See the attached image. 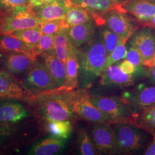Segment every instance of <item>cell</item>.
Wrapping results in <instances>:
<instances>
[{
  "label": "cell",
  "instance_id": "cell-18",
  "mask_svg": "<svg viewBox=\"0 0 155 155\" xmlns=\"http://www.w3.org/2000/svg\"><path fill=\"white\" fill-rule=\"evenodd\" d=\"M116 8L132 15L143 25L155 17V4L150 0H127Z\"/></svg>",
  "mask_w": 155,
  "mask_h": 155
},
{
  "label": "cell",
  "instance_id": "cell-15",
  "mask_svg": "<svg viewBox=\"0 0 155 155\" xmlns=\"http://www.w3.org/2000/svg\"><path fill=\"white\" fill-rule=\"evenodd\" d=\"M72 5L70 0H56L39 5L28 6L29 10L42 22L64 19L68 8Z\"/></svg>",
  "mask_w": 155,
  "mask_h": 155
},
{
  "label": "cell",
  "instance_id": "cell-17",
  "mask_svg": "<svg viewBox=\"0 0 155 155\" xmlns=\"http://www.w3.org/2000/svg\"><path fill=\"white\" fill-rule=\"evenodd\" d=\"M140 67H137V71L133 74H127L122 72L118 64L107 67L101 74L100 84L109 87H126L134 84L136 77L141 75L139 73Z\"/></svg>",
  "mask_w": 155,
  "mask_h": 155
},
{
  "label": "cell",
  "instance_id": "cell-19",
  "mask_svg": "<svg viewBox=\"0 0 155 155\" xmlns=\"http://www.w3.org/2000/svg\"><path fill=\"white\" fill-rule=\"evenodd\" d=\"M38 56L45 63L58 89H62L66 80L65 64L56 56L54 50L45 52Z\"/></svg>",
  "mask_w": 155,
  "mask_h": 155
},
{
  "label": "cell",
  "instance_id": "cell-1",
  "mask_svg": "<svg viewBox=\"0 0 155 155\" xmlns=\"http://www.w3.org/2000/svg\"><path fill=\"white\" fill-rule=\"evenodd\" d=\"M73 90L61 89L36 96L29 104L39 126L50 121L69 120L76 118L73 111Z\"/></svg>",
  "mask_w": 155,
  "mask_h": 155
},
{
  "label": "cell",
  "instance_id": "cell-5",
  "mask_svg": "<svg viewBox=\"0 0 155 155\" xmlns=\"http://www.w3.org/2000/svg\"><path fill=\"white\" fill-rule=\"evenodd\" d=\"M21 82L25 89L34 97L58 90L47 67L38 56Z\"/></svg>",
  "mask_w": 155,
  "mask_h": 155
},
{
  "label": "cell",
  "instance_id": "cell-12",
  "mask_svg": "<svg viewBox=\"0 0 155 155\" xmlns=\"http://www.w3.org/2000/svg\"><path fill=\"white\" fill-rule=\"evenodd\" d=\"M126 13L115 8L104 14L102 19L107 27L116 33L120 39L127 41L139 26Z\"/></svg>",
  "mask_w": 155,
  "mask_h": 155
},
{
  "label": "cell",
  "instance_id": "cell-38",
  "mask_svg": "<svg viewBox=\"0 0 155 155\" xmlns=\"http://www.w3.org/2000/svg\"><path fill=\"white\" fill-rule=\"evenodd\" d=\"M145 75L148 79L150 83L153 84H155V66L147 68Z\"/></svg>",
  "mask_w": 155,
  "mask_h": 155
},
{
  "label": "cell",
  "instance_id": "cell-32",
  "mask_svg": "<svg viewBox=\"0 0 155 155\" xmlns=\"http://www.w3.org/2000/svg\"><path fill=\"white\" fill-rule=\"evenodd\" d=\"M40 26L43 34L54 36L61 29L68 28L64 19L54 20L42 22Z\"/></svg>",
  "mask_w": 155,
  "mask_h": 155
},
{
  "label": "cell",
  "instance_id": "cell-20",
  "mask_svg": "<svg viewBox=\"0 0 155 155\" xmlns=\"http://www.w3.org/2000/svg\"><path fill=\"white\" fill-rule=\"evenodd\" d=\"M66 31L70 41L77 48L87 44L96 35L94 20L68 27Z\"/></svg>",
  "mask_w": 155,
  "mask_h": 155
},
{
  "label": "cell",
  "instance_id": "cell-7",
  "mask_svg": "<svg viewBox=\"0 0 155 155\" xmlns=\"http://www.w3.org/2000/svg\"><path fill=\"white\" fill-rule=\"evenodd\" d=\"M72 105L77 118L95 124H112L110 119L90 101L86 89L74 90Z\"/></svg>",
  "mask_w": 155,
  "mask_h": 155
},
{
  "label": "cell",
  "instance_id": "cell-39",
  "mask_svg": "<svg viewBox=\"0 0 155 155\" xmlns=\"http://www.w3.org/2000/svg\"><path fill=\"white\" fill-rule=\"evenodd\" d=\"M144 155H155V135L143 153Z\"/></svg>",
  "mask_w": 155,
  "mask_h": 155
},
{
  "label": "cell",
  "instance_id": "cell-44",
  "mask_svg": "<svg viewBox=\"0 0 155 155\" xmlns=\"http://www.w3.org/2000/svg\"><path fill=\"white\" fill-rule=\"evenodd\" d=\"M150 2H152V3H153V4H155V0H150Z\"/></svg>",
  "mask_w": 155,
  "mask_h": 155
},
{
  "label": "cell",
  "instance_id": "cell-21",
  "mask_svg": "<svg viewBox=\"0 0 155 155\" xmlns=\"http://www.w3.org/2000/svg\"><path fill=\"white\" fill-rule=\"evenodd\" d=\"M66 144V140L50 136L34 143L27 153L29 155H56L63 151Z\"/></svg>",
  "mask_w": 155,
  "mask_h": 155
},
{
  "label": "cell",
  "instance_id": "cell-35",
  "mask_svg": "<svg viewBox=\"0 0 155 155\" xmlns=\"http://www.w3.org/2000/svg\"><path fill=\"white\" fill-rule=\"evenodd\" d=\"M31 0H0V16L17 8L29 6Z\"/></svg>",
  "mask_w": 155,
  "mask_h": 155
},
{
  "label": "cell",
  "instance_id": "cell-31",
  "mask_svg": "<svg viewBox=\"0 0 155 155\" xmlns=\"http://www.w3.org/2000/svg\"><path fill=\"white\" fill-rule=\"evenodd\" d=\"M101 35L107 54L109 56L116 48L121 39L116 33H114L108 27L103 28L101 31Z\"/></svg>",
  "mask_w": 155,
  "mask_h": 155
},
{
  "label": "cell",
  "instance_id": "cell-14",
  "mask_svg": "<svg viewBox=\"0 0 155 155\" xmlns=\"http://www.w3.org/2000/svg\"><path fill=\"white\" fill-rule=\"evenodd\" d=\"M34 97L25 89L19 79L0 66V100L16 99L29 104Z\"/></svg>",
  "mask_w": 155,
  "mask_h": 155
},
{
  "label": "cell",
  "instance_id": "cell-25",
  "mask_svg": "<svg viewBox=\"0 0 155 155\" xmlns=\"http://www.w3.org/2000/svg\"><path fill=\"white\" fill-rule=\"evenodd\" d=\"M40 127L41 131L51 136L63 140L70 138L73 132L72 122L69 120L47 121L41 124Z\"/></svg>",
  "mask_w": 155,
  "mask_h": 155
},
{
  "label": "cell",
  "instance_id": "cell-13",
  "mask_svg": "<svg viewBox=\"0 0 155 155\" xmlns=\"http://www.w3.org/2000/svg\"><path fill=\"white\" fill-rule=\"evenodd\" d=\"M36 59L22 52L0 51V66L20 81Z\"/></svg>",
  "mask_w": 155,
  "mask_h": 155
},
{
  "label": "cell",
  "instance_id": "cell-42",
  "mask_svg": "<svg viewBox=\"0 0 155 155\" xmlns=\"http://www.w3.org/2000/svg\"><path fill=\"white\" fill-rule=\"evenodd\" d=\"M143 26V27H148L150 28H155V17L152 18L148 22L145 23Z\"/></svg>",
  "mask_w": 155,
  "mask_h": 155
},
{
  "label": "cell",
  "instance_id": "cell-41",
  "mask_svg": "<svg viewBox=\"0 0 155 155\" xmlns=\"http://www.w3.org/2000/svg\"><path fill=\"white\" fill-rule=\"evenodd\" d=\"M143 66L146 68H150L155 66V54L154 56L150 61L144 63Z\"/></svg>",
  "mask_w": 155,
  "mask_h": 155
},
{
  "label": "cell",
  "instance_id": "cell-2",
  "mask_svg": "<svg viewBox=\"0 0 155 155\" xmlns=\"http://www.w3.org/2000/svg\"><path fill=\"white\" fill-rule=\"evenodd\" d=\"M86 45L82 51L77 49V52L79 56L80 72L88 86L105 70L107 54L100 33Z\"/></svg>",
  "mask_w": 155,
  "mask_h": 155
},
{
  "label": "cell",
  "instance_id": "cell-4",
  "mask_svg": "<svg viewBox=\"0 0 155 155\" xmlns=\"http://www.w3.org/2000/svg\"><path fill=\"white\" fill-rule=\"evenodd\" d=\"M119 154L137 155L144 153L153 136L133 124L113 123Z\"/></svg>",
  "mask_w": 155,
  "mask_h": 155
},
{
  "label": "cell",
  "instance_id": "cell-8",
  "mask_svg": "<svg viewBox=\"0 0 155 155\" xmlns=\"http://www.w3.org/2000/svg\"><path fill=\"white\" fill-rule=\"evenodd\" d=\"M36 120L30 105L16 99L0 100V124H15Z\"/></svg>",
  "mask_w": 155,
  "mask_h": 155
},
{
  "label": "cell",
  "instance_id": "cell-43",
  "mask_svg": "<svg viewBox=\"0 0 155 155\" xmlns=\"http://www.w3.org/2000/svg\"><path fill=\"white\" fill-rule=\"evenodd\" d=\"M110 1H114V2H118V3L121 4V3H122V2L125 1H127V0H110Z\"/></svg>",
  "mask_w": 155,
  "mask_h": 155
},
{
  "label": "cell",
  "instance_id": "cell-16",
  "mask_svg": "<svg viewBox=\"0 0 155 155\" xmlns=\"http://www.w3.org/2000/svg\"><path fill=\"white\" fill-rule=\"evenodd\" d=\"M129 43L140 52L144 63L150 61L155 55V32L153 28L143 27L138 29L130 37Z\"/></svg>",
  "mask_w": 155,
  "mask_h": 155
},
{
  "label": "cell",
  "instance_id": "cell-30",
  "mask_svg": "<svg viewBox=\"0 0 155 155\" xmlns=\"http://www.w3.org/2000/svg\"><path fill=\"white\" fill-rule=\"evenodd\" d=\"M78 145L79 154L82 155H98L87 131L82 128L78 132Z\"/></svg>",
  "mask_w": 155,
  "mask_h": 155
},
{
  "label": "cell",
  "instance_id": "cell-9",
  "mask_svg": "<svg viewBox=\"0 0 155 155\" xmlns=\"http://www.w3.org/2000/svg\"><path fill=\"white\" fill-rule=\"evenodd\" d=\"M42 21L35 16L28 6L17 8L0 16V34L11 33L40 25Z\"/></svg>",
  "mask_w": 155,
  "mask_h": 155
},
{
  "label": "cell",
  "instance_id": "cell-34",
  "mask_svg": "<svg viewBox=\"0 0 155 155\" xmlns=\"http://www.w3.org/2000/svg\"><path fill=\"white\" fill-rule=\"evenodd\" d=\"M37 56L54 50V35L43 34L34 47Z\"/></svg>",
  "mask_w": 155,
  "mask_h": 155
},
{
  "label": "cell",
  "instance_id": "cell-40",
  "mask_svg": "<svg viewBox=\"0 0 155 155\" xmlns=\"http://www.w3.org/2000/svg\"><path fill=\"white\" fill-rule=\"evenodd\" d=\"M56 0H31L29 6L39 5L45 3L50 2Z\"/></svg>",
  "mask_w": 155,
  "mask_h": 155
},
{
  "label": "cell",
  "instance_id": "cell-22",
  "mask_svg": "<svg viewBox=\"0 0 155 155\" xmlns=\"http://www.w3.org/2000/svg\"><path fill=\"white\" fill-rule=\"evenodd\" d=\"M77 49V48L71 43L65 63L66 68V80L62 89L73 90L78 87L79 62Z\"/></svg>",
  "mask_w": 155,
  "mask_h": 155
},
{
  "label": "cell",
  "instance_id": "cell-36",
  "mask_svg": "<svg viewBox=\"0 0 155 155\" xmlns=\"http://www.w3.org/2000/svg\"><path fill=\"white\" fill-rule=\"evenodd\" d=\"M125 58L136 67L143 66L144 60L141 54L137 48L130 45L127 48V54Z\"/></svg>",
  "mask_w": 155,
  "mask_h": 155
},
{
  "label": "cell",
  "instance_id": "cell-37",
  "mask_svg": "<svg viewBox=\"0 0 155 155\" xmlns=\"http://www.w3.org/2000/svg\"><path fill=\"white\" fill-rule=\"evenodd\" d=\"M120 69L122 72H125L127 74H133L137 71V67H136L133 64L127 61V59H124L122 61L118 64Z\"/></svg>",
  "mask_w": 155,
  "mask_h": 155
},
{
  "label": "cell",
  "instance_id": "cell-24",
  "mask_svg": "<svg viewBox=\"0 0 155 155\" xmlns=\"http://www.w3.org/2000/svg\"><path fill=\"white\" fill-rule=\"evenodd\" d=\"M0 51L22 52L33 59L38 57L33 48L9 33L0 34Z\"/></svg>",
  "mask_w": 155,
  "mask_h": 155
},
{
  "label": "cell",
  "instance_id": "cell-11",
  "mask_svg": "<svg viewBox=\"0 0 155 155\" xmlns=\"http://www.w3.org/2000/svg\"><path fill=\"white\" fill-rule=\"evenodd\" d=\"M134 113L155 104V84L141 83L125 91L121 97Z\"/></svg>",
  "mask_w": 155,
  "mask_h": 155
},
{
  "label": "cell",
  "instance_id": "cell-28",
  "mask_svg": "<svg viewBox=\"0 0 155 155\" xmlns=\"http://www.w3.org/2000/svg\"><path fill=\"white\" fill-rule=\"evenodd\" d=\"M71 42L67 36L66 29H61L54 36V51L56 56L64 64L66 61Z\"/></svg>",
  "mask_w": 155,
  "mask_h": 155
},
{
  "label": "cell",
  "instance_id": "cell-6",
  "mask_svg": "<svg viewBox=\"0 0 155 155\" xmlns=\"http://www.w3.org/2000/svg\"><path fill=\"white\" fill-rule=\"evenodd\" d=\"M90 100L110 119L112 124H131L134 113L121 97L90 95Z\"/></svg>",
  "mask_w": 155,
  "mask_h": 155
},
{
  "label": "cell",
  "instance_id": "cell-10",
  "mask_svg": "<svg viewBox=\"0 0 155 155\" xmlns=\"http://www.w3.org/2000/svg\"><path fill=\"white\" fill-rule=\"evenodd\" d=\"M89 134L98 155L119 154L111 124L91 123Z\"/></svg>",
  "mask_w": 155,
  "mask_h": 155
},
{
  "label": "cell",
  "instance_id": "cell-29",
  "mask_svg": "<svg viewBox=\"0 0 155 155\" xmlns=\"http://www.w3.org/2000/svg\"><path fill=\"white\" fill-rule=\"evenodd\" d=\"M9 34L20 39L33 48L43 35L40 25L33 28L18 30Z\"/></svg>",
  "mask_w": 155,
  "mask_h": 155
},
{
  "label": "cell",
  "instance_id": "cell-33",
  "mask_svg": "<svg viewBox=\"0 0 155 155\" xmlns=\"http://www.w3.org/2000/svg\"><path fill=\"white\" fill-rule=\"evenodd\" d=\"M127 40H121L116 48L113 51L109 56H107L106 61V67L114 64L115 63L124 59L126 58L127 54V48L126 43Z\"/></svg>",
  "mask_w": 155,
  "mask_h": 155
},
{
  "label": "cell",
  "instance_id": "cell-23",
  "mask_svg": "<svg viewBox=\"0 0 155 155\" xmlns=\"http://www.w3.org/2000/svg\"><path fill=\"white\" fill-rule=\"evenodd\" d=\"M73 5L84 8L96 16L97 24L101 20L102 16L106 13L114 9L120 4L110 0H70Z\"/></svg>",
  "mask_w": 155,
  "mask_h": 155
},
{
  "label": "cell",
  "instance_id": "cell-3",
  "mask_svg": "<svg viewBox=\"0 0 155 155\" xmlns=\"http://www.w3.org/2000/svg\"><path fill=\"white\" fill-rule=\"evenodd\" d=\"M41 129L38 121H33L15 124H0V154L9 153L37 138Z\"/></svg>",
  "mask_w": 155,
  "mask_h": 155
},
{
  "label": "cell",
  "instance_id": "cell-26",
  "mask_svg": "<svg viewBox=\"0 0 155 155\" xmlns=\"http://www.w3.org/2000/svg\"><path fill=\"white\" fill-rule=\"evenodd\" d=\"M130 124L155 135V104L134 113Z\"/></svg>",
  "mask_w": 155,
  "mask_h": 155
},
{
  "label": "cell",
  "instance_id": "cell-27",
  "mask_svg": "<svg viewBox=\"0 0 155 155\" xmlns=\"http://www.w3.org/2000/svg\"><path fill=\"white\" fill-rule=\"evenodd\" d=\"M96 18V16L88 9L72 4L68 8L64 20L68 27H70L91 20L95 21Z\"/></svg>",
  "mask_w": 155,
  "mask_h": 155
}]
</instances>
